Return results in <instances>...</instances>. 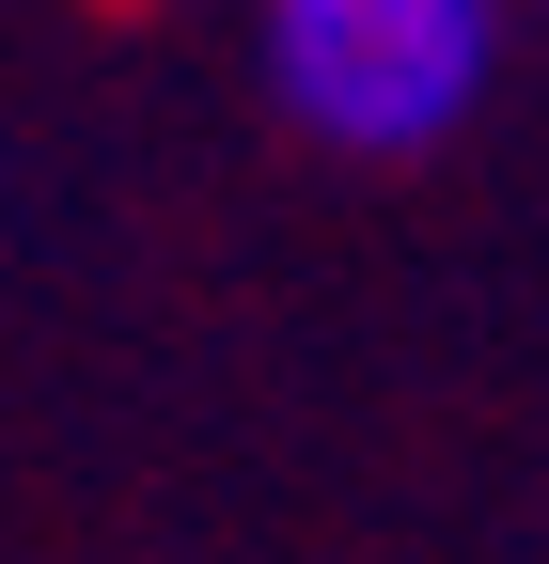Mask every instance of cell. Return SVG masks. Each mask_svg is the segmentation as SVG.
<instances>
[{
    "mask_svg": "<svg viewBox=\"0 0 549 564\" xmlns=\"http://www.w3.org/2000/svg\"><path fill=\"white\" fill-rule=\"evenodd\" d=\"M503 79V0H267V95L330 158H424Z\"/></svg>",
    "mask_w": 549,
    "mask_h": 564,
    "instance_id": "obj_1",
    "label": "cell"
}]
</instances>
